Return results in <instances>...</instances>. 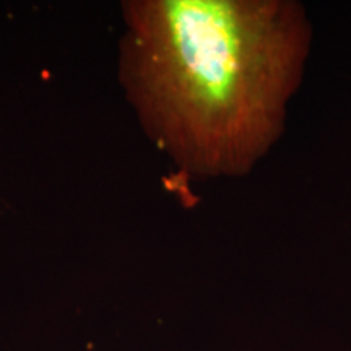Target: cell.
Instances as JSON below:
<instances>
[{"instance_id":"obj_1","label":"cell","mask_w":351,"mask_h":351,"mask_svg":"<svg viewBox=\"0 0 351 351\" xmlns=\"http://www.w3.org/2000/svg\"><path fill=\"white\" fill-rule=\"evenodd\" d=\"M119 80L179 176H249L287 130L313 23L296 0H132Z\"/></svg>"}]
</instances>
